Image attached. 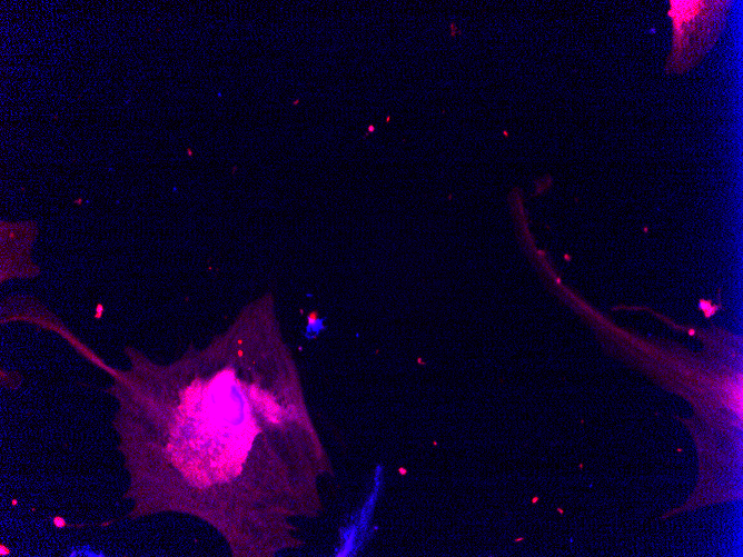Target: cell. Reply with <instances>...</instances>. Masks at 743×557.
Returning a JSON list of instances; mask_svg holds the SVG:
<instances>
[{"mask_svg":"<svg viewBox=\"0 0 743 557\" xmlns=\"http://www.w3.org/2000/svg\"><path fill=\"white\" fill-rule=\"evenodd\" d=\"M673 44L666 72H684L694 67L717 40L730 1H670Z\"/></svg>","mask_w":743,"mask_h":557,"instance_id":"6da1fadb","label":"cell"},{"mask_svg":"<svg viewBox=\"0 0 743 557\" xmlns=\"http://www.w3.org/2000/svg\"><path fill=\"white\" fill-rule=\"evenodd\" d=\"M723 402L739 417L742 416V379L741 375L734 378H727L722 385Z\"/></svg>","mask_w":743,"mask_h":557,"instance_id":"7a4b0ae2","label":"cell"}]
</instances>
